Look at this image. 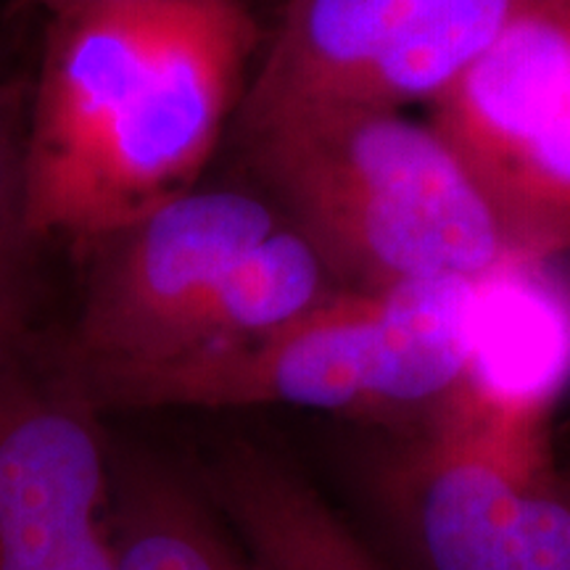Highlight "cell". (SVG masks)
Returning <instances> with one entry per match:
<instances>
[{"label":"cell","instance_id":"obj_1","mask_svg":"<svg viewBox=\"0 0 570 570\" xmlns=\"http://www.w3.org/2000/svg\"><path fill=\"white\" fill-rule=\"evenodd\" d=\"M259 53L244 0H114L51 13L21 138L35 246L82 252L198 188Z\"/></svg>","mask_w":570,"mask_h":570},{"label":"cell","instance_id":"obj_2","mask_svg":"<svg viewBox=\"0 0 570 570\" xmlns=\"http://www.w3.org/2000/svg\"><path fill=\"white\" fill-rule=\"evenodd\" d=\"M238 140L259 194L338 288L487 283L515 269L489 202L431 122L323 111Z\"/></svg>","mask_w":570,"mask_h":570},{"label":"cell","instance_id":"obj_3","mask_svg":"<svg viewBox=\"0 0 570 570\" xmlns=\"http://www.w3.org/2000/svg\"><path fill=\"white\" fill-rule=\"evenodd\" d=\"M483 283L336 288L252 344L80 386L98 412L288 407L415 425L473 377Z\"/></svg>","mask_w":570,"mask_h":570},{"label":"cell","instance_id":"obj_4","mask_svg":"<svg viewBox=\"0 0 570 570\" xmlns=\"http://www.w3.org/2000/svg\"><path fill=\"white\" fill-rule=\"evenodd\" d=\"M547 412L470 377L439 412L389 428L362 470L377 554L394 570H570V468Z\"/></svg>","mask_w":570,"mask_h":570},{"label":"cell","instance_id":"obj_5","mask_svg":"<svg viewBox=\"0 0 570 570\" xmlns=\"http://www.w3.org/2000/svg\"><path fill=\"white\" fill-rule=\"evenodd\" d=\"M283 217L259 190L194 188L85 246L80 304L48 348L77 386L180 360L225 275Z\"/></svg>","mask_w":570,"mask_h":570},{"label":"cell","instance_id":"obj_6","mask_svg":"<svg viewBox=\"0 0 570 570\" xmlns=\"http://www.w3.org/2000/svg\"><path fill=\"white\" fill-rule=\"evenodd\" d=\"M520 0H288L235 114L240 135L323 111L431 106Z\"/></svg>","mask_w":570,"mask_h":570},{"label":"cell","instance_id":"obj_7","mask_svg":"<svg viewBox=\"0 0 570 570\" xmlns=\"http://www.w3.org/2000/svg\"><path fill=\"white\" fill-rule=\"evenodd\" d=\"M428 122L481 188L515 267L570 252V0H520Z\"/></svg>","mask_w":570,"mask_h":570},{"label":"cell","instance_id":"obj_8","mask_svg":"<svg viewBox=\"0 0 570 570\" xmlns=\"http://www.w3.org/2000/svg\"><path fill=\"white\" fill-rule=\"evenodd\" d=\"M0 570H117L101 412L30 331L0 344Z\"/></svg>","mask_w":570,"mask_h":570},{"label":"cell","instance_id":"obj_9","mask_svg":"<svg viewBox=\"0 0 570 570\" xmlns=\"http://www.w3.org/2000/svg\"><path fill=\"white\" fill-rule=\"evenodd\" d=\"M194 473L248 570H394L275 449L227 439Z\"/></svg>","mask_w":570,"mask_h":570},{"label":"cell","instance_id":"obj_10","mask_svg":"<svg viewBox=\"0 0 570 570\" xmlns=\"http://www.w3.org/2000/svg\"><path fill=\"white\" fill-rule=\"evenodd\" d=\"M117 570H248L196 473L111 444Z\"/></svg>","mask_w":570,"mask_h":570},{"label":"cell","instance_id":"obj_11","mask_svg":"<svg viewBox=\"0 0 570 570\" xmlns=\"http://www.w3.org/2000/svg\"><path fill=\"white\" fill-rule=\"evenodd\" d=\"M27 88L0 80V344L27 327L30 265L38 246L24 227L21 196V138Z\"/></svg>","mask_w":570,"mask_h":570},{"label":"cell","instance_id":"obj_12","mask_svg":"<svg viewBox=\"0 0 570 570\" xmlns=\"http://www.w3.org/2000/svg\"><path fill=\"white\" fill-rule=\"evenodd\" d=\"M32 3L42 6L51 13L67 11V9H77V6H92V3H114V0H32Z\"/></svg>","mask_w":570,"mask_h":570}]
</instances>
